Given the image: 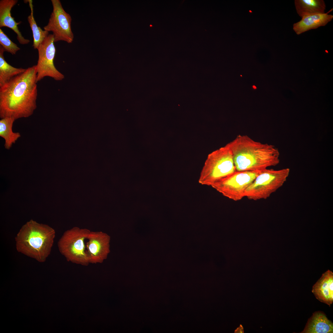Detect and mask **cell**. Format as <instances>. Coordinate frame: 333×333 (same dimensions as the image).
Listing matches in <instances>:
<instances>
[{
    "label": "cell",
    "instance_id": "obj_1",
    "mask_svg": "<svg viewBox=\"0 0 333 333\" xmlns=\"http://www.w3.org/2000/svg\"><path fill=\"white\" fill-rule=\"evenodd\" d=\"M37 68H27L0 87V117L15 120L31 116L37 108Z\"/></svg>",
    "mask_w": 333,
    "mask_h": 333
},
{
    "label": "cell",
    "instance_id": "obj_2",
    "mask_svg": "<svg viewBox=\"0 0 333 333\" xmlns=\"http://www.w3.org/2000/svg\"><path fill=\"white\" fill-rule=\"evenodd\" d=\"M227 144L236 171H261L280 162V152L274 146L256 141L247 135H238Z\"/></svg>",
    "mask_w": 333,
    "mask_h": 333
},
{
    "label": "cell",
    "instance_id": "obj_3",
    "mask_svg": "<svg viewBox=\"0 0 333 333\" xmlns=\"http://www.w3.org/2000/svg\"><path fill=\"white\" fill-rule=\"evenodd\" d=\"M55 234L54 229L48 225L30 220L23 226L15 237L17 250L44 262L50 254Z\"/></svg>",
    "mask_w": 333,
    "mask_h": 333
},
{
    "label": "cell",
    "instance_id": "obj_4",
    "mask_svg": "<svg viewBox=\"0 0 333 333\" xmlns=\"http://www.w3.org/2000/svg\"><path fill=\"white\" fill-rule=\"evenodd\" d=\"M236 171L232 151L226 144L208 155L198 182L211 186Z\"/></svg>",
    "mask_w": 333,
    "mask_h": 333
},
{
    "label": "cell",
    "instance_id": "obj_5",
    "mask_svg": "<svg viewBox=\"0 0 333 333\" xmlns=\"http://www.w3.org/2000/svg\"><path fill=\"white\" fill-rule=\"evenodd\" d=\"M290 172L289 168L266 169L261 171L245 190L244 197L250 200L266 199L283 186Z\"/></svg>",
    "mask_w": 333,
    "mask_h": 333
},
{
    "label": "cell",
    "instance_id": "obj_6",
    "mask_svg": "<svg viewBox=\"0 0 333 333\" xmlns=\"http://www.w3.org/2000/svg\"><path fill=\"white\" fill-rule=\"evenodd\" d=\"M90 231L74 227L65 231L58 242L59 250L68 261L87 265L89 263L87 253V239Z\"/></svg>",
    "mask_w": 333,
    "mask_h": 333
},
{
    "label": "cell",
    "instance_id": "obj_7",
    "mask_svg": "<svg viewBox=\"0 0 333 333\" xmlns=\"http://www.w3.org/2000/svg\"><path fill=\"white\" fill-rule=\"evenodd\" d=\"M261 171H236L211 187L229 199L239 201L244 197L245 190Z\"/></svg>",
    "mask_w": 333,
    "mask_h": 333
},
{
    "label": "cell",
    "instance_id": "obj_8",
    "mask_svg": "<svg viewBox=\"0 0 333 333\" xmlns=\"http://www.w3.org/2000/svg\"><path fill=\"white\" fill-rule=\"evenodd\" d=\"M53 10L47 25L44 30L51 31L54 42L60 41L71 43L74 35L71 28L72 18L63 8L59 0H51Z\"/></svg>",
    "mask_w": 333,
    "mask_h": 333
},
{
    "label": "cell",
    "instance_id": "obj_9",
    "mask_svg": "<svg viewBox=\"0 0 333 333\" xmlns=\"http://www.w3.org/2000/svg\"><path fill=\"white\" fill-rule=\"evenodd\" d=\"M52 34H49L37 48L38 59L36 65L37 82L48 76L56 80H61L64 75L55 67L54 63L56 49Z\"/></svg>",
    "mask_w": 333,
    "mask_h": 333
},
{
    "label": "cell",
    "instance_id": "obj_10",
    "mask_svg": "<svg viewBox=\"0 0 333 333\" xmlns=\"http://www.w3.org/2000/svg\"><path fill=\"white\" fill-rule=\"evenodd\" d=\"M110 237L101 232L90 231L86 245L87 253L90 263L102 262L110 252Z\"/></svg>",
    "mask_w": 333,
    "mask_h": 333
},
{
    "label": "cell",
    "instance_id": "obj_11",
    "mask_svg": "<svg viewBox=\"0 0 333 333\" xmlns=\"http://www.w3.org/2000/svg\"><path fill=\"white\" fill-rule=\"evenodd\" d=\"M18 2L17 0L0 1V27H6L11 29L16 34L19 43L26 44L28 43L30 40L23 36L18 27L21 22L17 23L12 16L11 13L12 8Z\"/></svg>",
    "mask_w": 333,
    "mask_h": 333
},
{
    "label": "cell",
    "instance_id": "obj_12",
    "mask_svg": "<svg viewBox=\"0 0 333 333\" xmlns=\"http://www.w3.org/2000/svg\"><path fill=\"white\" fill-rule=\"evenodd\" d=\"M312 292L321 302L330 306L333 302V273L328 270L313 285Z\"/></svg>",
    "mask_w": 333,
    "mask_h": 333
},
{
    "label": "cell",
    "instance_id": "obj_13",
    "mask_svg": "<svg viewBox=\"0 0 333 333\" xmlns=\"http://www.w3.org/2000/svg\"><path fill=\"white\" fill-rule=\"evenodd\" d=\"M331 9L327 13L317 14L306 16L299 21L294 23L293 29L298 35L309 30L315 29L326 25L333 18V15L328 14Z\"/></svg>",
    "mask_w": 333,
    "mask_h": 333
},
{
    "label": "cell",
    "instance_id": "obj_14",
    "mask_svg": "<svg viewBox=\"0 0 333 333\" xmlns=\"http://www.w3.org/2000/svg\"><path fill=\"white\" fill-rule=\"evenodd\" d=\"M333 324L322 312H314L308 319L302 333H332Z\"/></svg>",
    "mask_w": 333,
    "mask_h": 333
},
{
    "label": "cell",
    "instance_id": "obj_15",
    "mask_svg": "<svg viewBox=\"0 0 333 333\" xmlns=\"http://www.w3.org/2000/svg\"><path fill=\"white\" fill-rule=\"evenodd\" d=\"M294 2L297 13L301 18L325 13L326 5L323 0H295Z\"/></svg>",
    "mask_w": 333,
    "mask_h": 333
},
{
    "label": "cell",
    "instance_id": "obj_16",
    "mask_svg": "<svg viewBox=\"0 0 333 333\" xmlns=\"http://www.w3.org/2000/svg\"><path fill=\"white\" fill-rule=\"evenodd\" d=\"M3 47L0 46V87L9 81L14 77L24 72L26 69L14 68L5 60Z\"/></svg>",
    "mask_w": 333,
    "mask_h": 333
},
{
    "label": "cell",
    "instance_id": "obj_17",
    "mask_svg": "<svg viewBox=\"0 0 333 333\" xmlns=\"http://www.w3.org/2000/svg\"><path fill=\"white\" fill-rule=\"evenodd\" d=\"M15 120L11 117L2 118L0 120V136L5 140L4 147L8 150L21 137L19 133L13 131L12 126Z\"/></svg>",
    "mask_w": 333,
    "mask_h": 333
},
{
    "label": "cell",
    "instance_id": "obj_18",
    "mask_svg": "<svg viewBox=\"0 0 333 333\" xmlns=\"http://www.w3.org/2000/svg\"><path fill=\"white\" fill-rule=\"evenodd\" d=\"M30 6L31 12L28 17L27 20L32 32L33 38V47L35 49H37L39 45L49 35V32L43 30L38 26L33 16L31 3L30 4Z\"/></svg>",
    "mask_w": 333,
    "mask_h": 333
},
{
    "label": "cell",
    "instance_id": "obj_19",
    "mask_svg": "<svg viewBox=\"0 0 333 333\" xmlns=\"http://www.w3.org/2000/svg\"><path fill=\"white\" fill-rule=\"evenodd\" d=\"M0 44L5 51L13 55L15 54L20 50L17 45L12 42L1 29H0Z\"/></svg>",
    "mask_w": 333,
    "mask_h": 333
},
{
    "label": "cell",
    "instance_id": "obj_20",
    "mask_svg": "<svg viewBox=\"0 0 333 333\" xmlns=\"http://www.w3.org/2000/svg\"><path fill=\"white\" fill-rule=\"evenodd\" d=\"M235 333H244L243 328L241 325H240L239 327H237V329L235 331Z\"/></svg>",
    "mask_w": 333,
    "mask_h": 333
},
{
    "label": "cell",
    "instance_id": "obj_21",
    "mask_svg": "<svg viewBox=\"0 0 333 333\" xmlns=\"http://www.w3.org/2000/svg\"><path fill=\"white\" fill-rule=\"evenodd\" d=\"M253 88H255V89H256V87L255 86H253Z\"/></svg>",
    "mask_w": 333,
    "mask_h": 333
}]
</instances>
